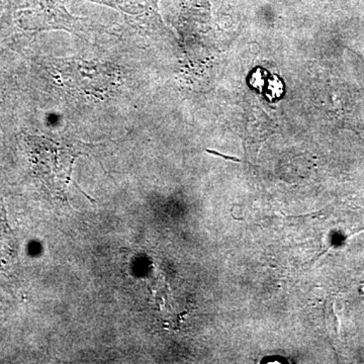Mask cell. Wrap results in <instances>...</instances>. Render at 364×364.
<instances>
[{"label": "cell", "mask_w": 364, "mask_h": 364, "mask_svg": "<svg viewBox=\"0 0 364 364\" xmlns=\"http://www.w3.org/2000/svg\"><path fill=\"white\" fill-rule=\"evenodd\" d=\"M67 0H21L20 9L32 28L40 31H65L78 37L97 32L98 28L86 18L69 13Z\"/></svg>", "instance_id": "obj_3"}, {"label": "cell", "mask_w": 364, "mask_h": 364, "mask_svg": "<svg viewBox=\"0 0 364 364\" xmlns=\"http://www.w3.org/2000/svg\"><path fill=\"white\" fill-rule=\"evenodd\" d=\"M119 11L128 25L134 28H162L158 14V0H85Z\"/></svg>", "instance_id": "obj_4"}, {"label": "cell", "mask_w": 364, "mask_h": 364, "mask_svg": "<svg viewBox=\"0 0 364 364\" xmlns=\"http://www.w3.org/2000/svg\"><path fill=\"white\" fill-rule=\"evenodd\" d=\"M207 151L208 153H212V154L218 155V156L224 157L225 159L233 160V161L240 162V160L237 159V158L225 156V155L221 154V153L215 152V151H213V150H207Z\"/></svg>", "instance_id": "obj_5"}, {"label": "cell", "mask_w": 364, "mask_h": 364, "mask_svg": "<svg viewBox=\"0 0 364 364\" xmlns=\"http://www.w3.org/2000/svg\"><path fill=\"white\" fill-rule=\"evenodd\" d=\"M104 66L90 65L86 62L73 59L54 58L50 64L51 73L69 90L88 95L107 97L116 87V77Z\"/></svg>", "instance_id": "obj_2"}, {"label": "cell", "mask_w": 364, "mask_h": 364, "mask_svg": "<svg viewBox=\"0 0 364 364\" xmlns=\"http://www.w3.org/2000/svg\"><path fill=\"white\" fill-rule=\"evenodd\" d=\"M37 155L39 171L46 178L58 183H68L71 167L79 155L87 154L88 144L61 136H32L31 138Z\"/></svg>", "instance_id": "obj_1"}]
</instances>
